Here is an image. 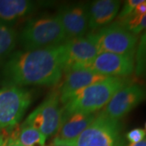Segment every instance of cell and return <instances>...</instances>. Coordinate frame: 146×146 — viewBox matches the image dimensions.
I'll use <instances>...</instances> for the list:
<instances>
[{
  "label": "cell",
  "mask_w": 146,
  "mask_h": 146,
  "mask_svg": "<svg viewBox=\"0 0 146 146\" xmlns=\"http://www.w3.org/2000/svg\"><path fill=\"white\" fill-rule=\"evenodd\" d=\"M66 68L64 44L13 53L3 68L8 84L16 86L57 84Z\"/></svg>",
  "instance_id": "obj_1"
},
{
  "label": "cell",
  "mask_w": 146,
  "mask_h": 146,
  "mask_svg": "<svg viewBox=\"0 0 146 146\" xmlns=\"http://www.w3.org/2000/svg\"><path fill=\"white\" fill-rule=\"evenodd\" d=\"M127 77H108L73 93L63 102V114H94L109 103L115 94L131 84Z\"/></svg>",
  "instance_id": "obj_2"
},
{
  "label": "cell",
  "mask_w": 146,
  "mask_h": 146,
  "mask_svg": "<svg viewBox=\"0 0 146 146\" xmlns=\"http://www.w3.org/2000/svg\"><path fill=\"white\" fill-rule=\"evenodd\" d=\"M63 27L56 16H43L28 21L20 35L25 50H33L64 44L67 42Z\"/></svg>",
  "instance_id": "obj_3"
},
{
  "label": "cell",
  "mask_w": 146,
  "mask_h": 146,
  "mask_svg": "<svg viewBox=\"0 0 146 146\" xmlns=\"http://www.w3.org/2000/svg\"><path fill=\"white\" fill-rule=\"evenodd\" d=\"M96 43L99 53H112L134 58L138 37L118 22L89 33Z\"/></svg>",
  "instance_id": "obj_4"
},
{
  "label": "cell",
  "mask_w": 146,
  "mask_h": 146,
  "mask_svg": "<svg viewBox=\"0 0 146 146\" xmlns=\"http://www.w3.org/2000/svg\"><path fill=\"white\" fill-rule=\"evenodd\" d=\"M31 102V93L23 87L8 84L0 89V129L16 128Z\"/></svg>",
  "instance_id": "obj_5"
},
{
  "label": "cell",
  "mask_w": 146,
  "mask_h": 146,
  "mask_svg": "<svg viewBox=\"0 0 146 146\" xmlns=\"http://www.w3.org/2000/svg\"><path fill=\"white\" fill-rule=\"evenodd\" d=\"M121 124L102 112L97 114L72 146H119Z\"/></svg>",
  "instance_id": "obj_6"
},
{
  "label": "cell",
  "mask_w": 146,
  "mask_h": 146,
  "mask_svg": "<svg viewBox=\"0 0 146 146\" xmlns=\"http://www.w3.org/2000/svg\"><path fill=\"white\" fill-rule=\"evenodd\" d=\"M60 102L58 91L53 90L24 123L35 127L46 138L55 135L63 119V110Z\"/></svg>",
  "instance_id": "obj_7"
},
{
  "label": "cell",
  "mask_w": 146,
  "mask_h": 146,
  "mask_svg": "<svg viewBox=\"0 0 146 146\" xmlns=\"http://www.w3.org/2000/svg\"><path fill=\"white\" fill-rule=\"evenodd\" d=\"M145 100L146 85L131 83L119 90L101 112L119 121Z\"/></svg>",
  "instance_id": "obj_8"
},
{
  "label": "cell",
  "mask_w": 146,
  "mask_h": 146,
  "mask_svg": "<svg viewBox=\"0 0 146 146\" xmlns=\"http://www.w3.org/2000/svg\"><path fill=\"white\" fill-rule=\"evenodd\" d=\"M80 68L108 77H127L135 71V58L112 53H101L93 61Z\"/></svg>",
  "instance_id": "obj_9"
},
{
  "label": "cell",
  "mask_w": 146,
  "mask_h": 146,
  "mask_svg": "<svg viewBox=\"0 0 146 146\" xmlns=\"http://www.w3.org/2000/svg\"><path fill=\"white\" fill-rule=\"evenodd\" d=\"M56 16L68 41L84 36L89 31V7L86 4L65 6Z\"/></svg>",
  "instance_id": "obj_10"
},
{
  "label": "cell",
  "mask_w": 146,
  "mask_h": 146,
  "mask_svg": "<svg viewBox=\"0 0 146 146\" xmlns=\"http://www.w3.org/2000/svg\"><path fill=\"white\" fill-rule=\"evenodd\" d=\"M64 78L59 89L60 102L63 103L75 92L108 78L99 73L80 67H72L64 71Z\"/></svg>",
  "instance_id": "obj_11"
},
{
  "label": "cell",
  "mask_w": 146,
  "mask_h": 146,
  "mask_svg": "<svg viewBox=\"0 0 146 146\" xmlns=\"http://www.w3.org/2000/svg\"><path fill=\"white\" fill-rule=\"evenodd\" d=\"M64 47L66 54L65 70L72 67H84L100 54L96 43L89 34L68 40L64 43Z\"/></svg>",
  "instance_id": "obj_12"
},
{
  "label": "cell",
  "mask_w": 146,
  "mask_h": 146,
  "mask_svg": "<svg viewBox=\"0 0 146 146\" xmlns=\"http://www.w3.org/2000/svg\"><path fill=\"white\" fill-rule=\"evenodd\" d=\"M95 116V114H63L61 124L53 138L51 145L72 146L76 138L90 124Z\"/></svg>",
  "instance_id": "obj_13"
},
{
  "label": "cell",
  "mask_w": 146,
  "mask_h": 146,
  "mask_svg": "<svg viewBox=\"0 0 146 146\" xmlns=\"http://www.w3.org/2000/svg\"><path fill=\"white\" fill-rule=\"evenodd\" d=\"M120 7L116 0H98L89 7V29L96 31L109 25L115 19Z\"/></svg>",
  "instance_id": "obj_14"
},
{
  "label": "cell",
  "mask_w": 146,
  "mask_h": 146,
  "mask_svg": "<svg viewBox=\"0 0 146 146\" xmlns=\"http://www.w3.org/2000/svg\"><path fill=\"white\" fill-rule=\"evenodd\" d=\"M36 3L28 0H0V25L11 26L12 24L29 15Z\"/></svg>",
  "instance_id": "obj_15"
},
{
  "label": "cell",
  "mask_w": 146,
  "mask_h": 146,
  "mask_svg": "<svg viewBox=\"0 0 146 146\" xmlns=\"http://www.w3.org/2000/svg\"><path fill=\"white\" fill-rule=\"evenodd\" d=\"M17 38V33L12 27L0 25V63L13 52Z\"/></svg>",
  "instance_id": "obj_16"
},
{
  "label": "cell",
  "mask_w": 146,
  "mask_h": 146,
  "mask_svg": "<svg viewBox=\"0 0 146 146\" xmlns=\"http://www.w3.org/2000/svg\"><path fill=\"white\" fill-rule=\"evenodd\" d=\"M18 140L22 146H44L46 137L35 127L23 123L18 129Z\"/></svg>",
  "instance_id": "obj_17"
},
{
  "label": "cell",
  "mask_w": 146,
  "mask_h": 146,
  "mask_svg": "<svg viewBox=\"0 0 146 146\" xmlns=\"http://www.w3.org/2000/svg\"><path fill=\"white\" fill-rule=\"evenodd\" d=\"M135 72L137 76L146 78V30L141 35L136 46Z\"/></svg>",
  "instance_id": "obj_18"
},
{
  "label": "cell",
  "mask_w": 146,
  "mask_h": 146,
  "mask_svg": "<svg viewBox=\"0 0 146 146\" xmlns=\"http://www.w3.org/2000/svg\"><path fill=\"white\" fill-rule=\"evenodd\" d=\"M143 0H128L125 2L123 7L122 8V10L119 14V16L117 17V21H119L127 18V16H129L133 12V11L135 9L136 6L140 4Z\"/></svg>",
  "instance_id": "obj_19"
},
{
  "label": "cell",
  "mask_w": 146,
  "mask_h": 146,
  "mask_svg": "<svg viewBox=\"0 0 146 146\" xmlns=\"http://www.w3.org/2000/svg\"><path fill=\"white\" fill-rule=\"evenodd\" d=\"M146 136L145 130L142 128H134L126 134V139L131 144L138 143L144 140Z\"/></svg>",
  "instance_id": "obj_20"
},
{
  "label": "cell",
  "mask_w": 146,
  "mask_h": 146,
  "mask_svg": "<svg viewBox=\"0 0 146 146\" xmlns=\"http://www.w3.org/2000/svg\"><path fill=\"white\" fill-rule=\"evenodd\" d=\"M7 146H22L18 140V130L13 129L11 131L10 135L8 136Z\"/></svg>",
  "instance_id": "obj_21"
},
{
  "label": "cell",
  "mask_w": 146,
  "mask_h": 146,
  "mask_svg": "<svg viewBox=\"0 0 146 146\" xmlns=\"http://www.w3.org/2000/svg\"><path fill=\"white\" fill-rule=\"evenodd\" d=\"M144 30H146V14L144 15L140 19V21L138 23V25L131 33H132L133 34H135V35L137 36L139 33H141V32H143Z\"/></svg>",
  "instance_id": "obj_22"
},
{
  "label": "cell",
  "mask_w": 146,
  "mask_h": 146,
  "mask_svg": "<svg viewBox=\"0 0 146 146\" xmlns=\"http://www.w3.org/2000/svg\"><path fill=\"white\" fill-rule=\"evenodd\" d=\"M146 14V1L143 0L140 4L136 6L131 15L136 16H143Z\"/></svg>",
  "instance_id": "obj_23"
},
{
  "label": "cell",
  "mask_w": 146,
  "mask_h": 146,
  "mask_svg": "<svg viewBox=\"0 0 146 146\" xmlns=\"http://www.w3.org/2000/svg\"><path fill=\"white\" fill-rule=\"evenodd\" d=\"M119 146H146V138L138 143H134V144H131V143L127 144L125 141L121 140L119 144Z\"/></svg>",
  "instance_id": "obj_24"
},
{
  "label": "cell",
  "mask_w": 146,
  "mask_h": 146,
  "mask_svg": "<svg viewBox=\"0 0 146 146\" xmlns=\"http://www.w3.org/2000/svg\"><path fill=\"white\" fill-rule=\"evenodd\" d=\"M7 133L8 132H0V146H7V141L9 136Z\"/></svg>",
  "instance_id": "obj_25"
},
{
  "label": "cell",
  "mask_w": 146,
  "mask_h": 146,
  "mask_svg": "<svg viewBox=\"0 0 146 146\" xmlns=\"http://www.w3.org/2000/svg\"><path fill=\"white\" fill-rule=\"evenodd\" d=\"M48 146H66V145H48Z\"/></svg>",
  "instance_id": "obj_26"
},
{
  "label": "cell",
  "mask_w": 146,
  "mask_h": 146,
  "mask_svg": "<svg viewBox=\"0 0 146 146\" xmlns=\"http://www.w3.org/2000/svg\"><path fill=\"white\" fill-rule=\"evenodd\" d=\"M145 131H146V123H145Z\"/></svg>",
  "instance_id": "obj_27"
}]
</instances>
